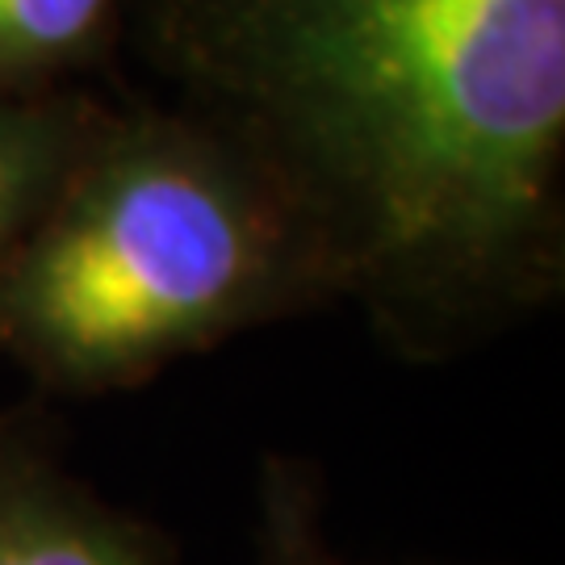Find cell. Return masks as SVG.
<instances>
[{"mask_svg":"<svg viewBox=\"0 0 565 565\" xmlns=\"http://www.w3.org/2000/svg\"><path fill=\"white\" fill-rule=\"evenodd\" d=\"M109 97V88H67L39 102H0V260L60 193Z\"/></svg>","mask_w":565,"mask_h":565,"instance_id":"cell-5","label":"cell"},{"mask_svg":"<svg viewBox=\"0 0 565 565\" xmlns=\"http://www.w3.org/2000/svg\"><path fill=\"white\" fill-rule=\"evenodd\" d=\"M130 0H0V102H39L118 76Z\"/></svg>","mask_w":565,"mask_h":565,"instance_id":"cell-4","label":"cell"},{"mask_svg":"<svg viewBox=\"0 0 565 565\" xmlns=\"http://www.w3.org/2000/svg\"><path fill=\"white\" fill-rule=\"evenodd\" d=\"M323 507V473L315 465L285 452L264 457L252 565H361L327 541Z\"/></svg>","mask_w":565,"mask_h":565,"instance_id":"cell-6","label":"cell"},{"mask_svg":"<svg viewBox=\"0 0 565 565\" xmlns=\"http://www.w3.org/2000/svg\"><path fill=\"white\" fill-rule=\"evenodd\" d=\"M126 42L285 184L394 356L565 294V0H130Z\"/></svg>","mask_w":565,"mask_h":565,"instance_id":"cell-1","label":"cell"},{"mask_svg":"<svg viewBox=\"0 0 565 565\" xmlns=\"http://www.w3.org/2000/svg\"><path fill=\"white\" fill-rule=\"evenodd\" d=\"M343 302L285 184L214 121L126 88L0 260V356L34 398H105Z\"/></svg>","mask_w":565,"mask_h":565,"instance_id":"cell-2","label":"cell"},{"mask_svg":"<svg viewBox=\"0 0 565 565\" xmlns=\"http://www.w3.org/2000/svg\"><path fill=\"white\" fill-rule=\"evenodd\" d=\"M0 565H181L172 536L63 457L42 398L0 403Z\"/></svg>","mask_w":565,"mask_h":565,"instance_id":"cell-3","label":"cell"}]
</instances>
